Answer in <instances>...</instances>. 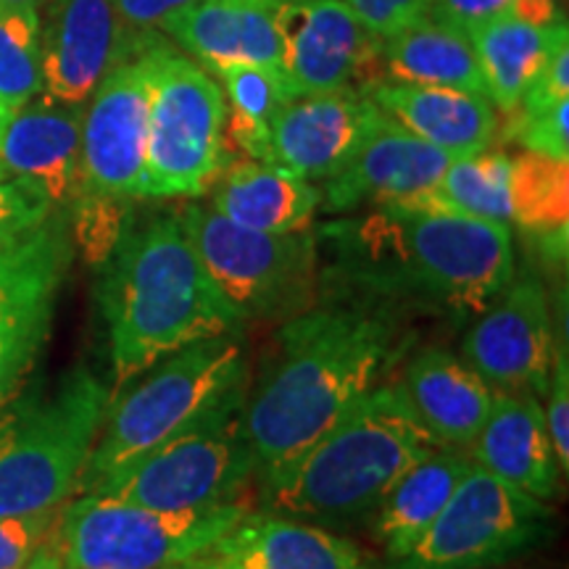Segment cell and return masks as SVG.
<instances>
[{"label": "cell", "instance_id": "25", "mask_svg": "<svg viewBox=\"0 0 569 569\" xmlns=\"http://www.w3.org/2000/svg\"><path fill=\"white\" fill-rule=\"evenodd\" d=\"M322 190L267 161H238L211 184V209L259 232H301L315 222Z\"/></svg>", "mask_w": 569, "mask_h": 569}, {"label": "cell", "instance_id": "27", "mask_svg": "<svg viewBox=\"0 0 569 569\" xmlns=\"http://www.w3.org/2000/svg\"><path fill=\"white\" fill-rule=\"evenodd\" d=\"M469 467H472L469 453L440 446L411 465L382 493L375 507V540L382 546L388 561L403 559L415 549L432 519L443 511Z\"/></svg>", "mask_w": 569, "mask_h": 569}, {"label": "cell", "instance_id": "43", "mask_svg": "<svg viewBox=\"0 0 569 569\" xmlns=\"http://www.w3.org/2000/svg\"><path fill=\"white\" fill-rule=\"evenodd\" d=\"M48 0H0V9H34L40 11V6H46Z\"/></svg>", "mask_w": 569, "mask_h": 569}, {"label": "cell", "instance_id": "19", "mask_svg": "<svg viewBox=\"0 0 569 569\" xmlns=\"http://www.w3.org/2000/svg\"><path fill=\"white\" fill-rule=\"evenodd\" d=\"M172 569H369L353 540L322 525L246 511L222 536Z\"/></svg>", "mask_w": 569, "mask_h": 569}, {"label": "cell", "instance_id": "32", "mask_svg": "<svg viewBox=\"0 0 569 569\" xmlns=\"http://www.w3.org/2000/svg\"><path fill=\"white\" fill-rule=\"evenodd\" d=\"M40 92V11L0 9V109L11 117Z\"/></svg>", "mask_w": 569, "mask_h": 569}, {"label": "cell", "instance_id": "30", "mask_svg": "<svg viewBox=\"0 0 569 569\" xmlns=\"http://www.w3.org/2000/svg\"><path fill=\"white\" fill-rule=\"evenodd\" d=\"M217 77L224 82V92L230 98L227 132L240 151L256 161H264L269 127L282 106L293 98L282 71L261 63H232L219 69Z\"/></svg>", "mask_w": 569, "mask_h": 569}, {"label": "cell", "instance_id": "10", "mask_svg": "<svg viewBox=\"0 0 569 569\" xmlns=\"http://www.w3.org/2000/svg\"><path fill=\"white\" fill-rule=\"evenodd\" d=\"M180 217L211 282L243 322L296 315L317 280V234L259 232L230 222L211 206L190 203Z\"/></svg>", "mask_w": 569, "mask_h": 569}, {"label": "cell", "instance_id": "31", "mask_svg": "<svg viewBox=\"0 0 569 569\" xmlns=\"http://www.w3.org/2000/svg\"><path fill=\"white\" fill-rule=\"evenodd\" d=\"M569 161L540 153L511 156L515 224L532 234L561 230L569 222Z\"/></svg>", "mask_w": 569, "mask_h": 569}, {"label": "cell", "instance_id": "42", "mask_svg": "<svg viewBox=\"0 0 569 569\" xmlns=\"http://www.w3.org/2000/svg\"><path fill=\"white\" fill-rule=\"evenodd\" d=\"M27 569H71V567L63 565V561L56 557L53 551H48L46 546H42V549L38 551V557L32 559V565L27 567Z\"/></svg>", "mask_w": 569, "mask_h": 569}, {"label": "cell", "instance_id": "22", "mask_svg": "<svg viewBox=\"0 0 569 569\" xmlns=\"http://www.w3.org/2000/svg\"><path fill=\"white\" fill-rule=\"evenodd\" d=\"M472 461L498 480L551 501L559 486V465L536 393L493 390V407L472 440Z\"/></svg>", "mask_w": 569, "mask_h": 569}, {"label": "cell", "instance_id": "24", "mask_svg": "<svg viewBox=\"0 0 569 569\" xmlns=\"http://www.w3.org/2000/svg\"><path fill=\"white\" fill-rule=\"evenodd\" d=\"M161 32L213 74L232 63L280 69V38L274 30L272 3L201 0L169 19Z\"/></svg>", "mask_w": 569, "mask_h": 569}, {"label": "cell", "instance_id": "39", "mask_svg": "<svg viewBox=\"0 0 569 569\" xmlns=\"http://www.w3.org/2000/svg\"><path fill=\"white\" fill-rule=\"evenodd\" d=\"M511 3L515 0H427L425 17L446 21L469 34L475 27L511 11Z\"/></svg>", "mask_w": 569, "mask_h": 569}, {"label": "cell", "instance_id": "1", "mask_svg": "<svg viewBox=\"0 0 569 569\" xmlns=\"http://www.w3.org/2000/svg\"><path fill=\"white\" fill-rule=\"evenodd\" d=\"M343 301L393 315H480L515 277L511 227L419 203H382L315 232Z\"/></svg>", "mask_w": 569, "mask_h": 569}, {"label": "cell", "instance_id": "17", "mask_svg": "<svg viewBox=\"0 0 569 569\" xmlns=\"http://www.w3.org/2000/svg\"><path fill=\"white\" fill-rule=\"evenodd\" d=\"M377 113L369 92L353 84L290 98L269 127L264 161L306 182L330 180L365 140Z\"/></svg>", "mask_w": 569, "mask_h": 569}, {"label": "cell", "instance_id": "3", "mask_svg": "<svg viewBox=\"0 0 569 569\" xmlns=\"http://www.w3.org/2000/svg\"><path fill=\"white\" fill-rule=\"evenodd\" d=\"M106 261L101 309L109 327L111 393L180 348L243 327L203 269L180 217L127 222Z\"/></svg>", "mask_w": 569, "mask_h": 569}, {"label": "cell", "instance_id": "35", "mask_svg": "<svg viewBox=\"0 0 569 569\" xmlns=\"http://www.w3.org/2000/svg\"><path fill=\"white\" fill-rule=\"evenodd\" d=\"M56 511L21 517H0V569H27L51 538Z\"/></svg>", "mask_w": 569, "mask_h": 569}, {"label": "cell", "instance_id": "41", "mask_svg": "<svg viewBox=\"0 0 569 569\" xmlns=\"http://www.w3.org/2000/svg\"><path fill=\"white\" fill-rule=\"evenodd\" d=\"M511 13L538 27H549L561 21L553 0H515V3H511Z\"/></svg>", "mask_w": 569, "mask_h": 569}, {"label": "cell", "instance_id": "23", "mask_svg": "<svg viewBox=\"0 0 569 569\" xmlns=\"http://www.w3.org/2000/svg\"><path fill=\"white\" fill-rule=\"evenodd\" d=\"M365 90L403 130L453 159L488 151L501 130L496 106L478 92L393 80H377Z\"/></svg>", "mask_w": 569, "mask_h": 569}, {"label": "cell", "instance_id": "33", "mask_svg": "<svg viewBox=\"0 0 569 569\" xmlns=\"http://www.w3.org/2000/svg\"><path fill=\"white\" fill-rule=\"evenodd\" d=\"M56 206L42 193L40 184L24 177L0 182V253L38 230L51 217Z\"/></svg>", "mask_w": 569, "mask_h": 569}, {"label": "cell", "instance_id": "34", "mask_svg": "<svg viewBox=\"0 0 569 569\" xmlns=\"http://www.w3.org/2000/svg\"><path fill=\"white\" fill-rule=\"evenodd\" d=\"M569 98L536 113H509L507 138L517 140L525 151L549 156L557 161H569V130H567Z\"/></svg>", "mask_w": 569, "mask_h": 569}, {"label": "cell", "instance_id": "2", "mask_svg": "<svg viewBox=\"0 0 569 569\" xmlns=\"http://www.w3.org/2000/svg\"><path fill=\"white\" fill-rule=\"evenodd\" d=\"M396 322L386 309L338 298L282 325L272 361L243 403L261 475L296 461L377 388L407 348Z\"/></svg>", "mask_w": 569, "mask_h": 569}, {"label": "cell", "instance_id": "7", "mask_svg": "<svg viewBox=\"0 0 569 569\" xmlns=\"http://www.w3.org/2000/svg\"><path fill=\"white\" fill-rule=\"evenodd\" d=\"M142 198H198L227 169V101L211 71L156 38Z\"/></svg>", "mask_w": 569, "mask_h": 569}, {"label": "cell", "instance_id": "45", "mask_svg": "<svg viewBox=\"0 0 569 569\" xmlns=\"http://www.w3.org/2000/svg\"><path fill=\"white\" fill-rule=\"evenodd\" d=\"M9 172H6V167H3V161H0V182H3V180H9Z\"/></svg>", "mask_w": 569, "mask_h": 569}, {"label": "cell", "instance_id": "38", "mask_svg": "<svg viewBox=\"0 0 569 569\" xmlns=\"http://www.w3.org/2000/svg\"><path fill=\"white\" fill-rule=\"evenodd\" d=\"M346 3L377 38L415 24L427 13V0H346Z\"/></svg>", "mask_w": 569, "mask_h": 569}, {"label": "cell", "instance_id": "40", "mask_svg": "<svg viewBox=\"0 0 569 569\" xmlns=\"http://www.w3.org/2000/svg\"><path fill=\"white\" fill-rule=\"evenodd\" d=\"M111 3L127 27L138 32H156L163 30V24L177 13L201 0H111Z\"/></svg>", "mask_w": 569, "mask_h": 569}, {"label": "cell", "instance_id": "16", "mask_svg": "<svg viewBox=\"0 0 569 569\" xmlns=\"http://www.w3.org/2000/svg\"><path fill=\"white\" fill-rule=\"evenodd\" d=\"M272 19L280 69L293 98L351 88L375 67L377 34L346 0H277Z\"/></svg>", "mask_w": 569, "mask_h": 569}, {"label": "cell", "instance_id": "5", "mask_svg": "<svg viewBox=\"0 0 569 569\" xmlns=\"http://www.w3.org/2000/svg\"><path fill=\"white\" fill-rule=\"evenodd\" d=\"M248 382L246 346L238 332L206 338L167 356L134 386L111 393L103 425L84 461L77 490L98 493L142 457L180 436Z\"/></svg>", "mask_w": 569, "mask_h": 569}, {"label": "cell", "instance_id": "36", "mask_svg": "<svg viewBox=\"0 0 569 569\" xmlns=\"http://www.w3.org/2000/svg\"><path fill=\"white\" fill-rule=\"evenodd\" d=\"M549 403H546V430H549L553 457H557L559 472H569V361H567V340L553 348V361L549 372Z\"/></svg>", "mask_w": 569, "mask_h": 569}, {"label": "cell", "instance_id": "11", "mask_svg": "<svg viewBox=\"0 0 569 569\" xmlns=\"http://www.w3.org/2000/svg\"><path fill=\"white\" fill-rule=\"evenodd\" d=\"M553 536L549 501L498 480L472 461L415 549L386 569H490Z\"/></svg>", "mask_w": 569, "mask_h": 569}, {"label": "cell", "instance_id": "18", "mask_svg": "<svg viewBox=\"0 0 569 569\" xmlns=\"http://www.w3.org/2000/svg\"><path fill=\"white\" fill-rule=\"evenodd\" d=\"M451 161L453 156L380 111L343 169L325 180L322 206L330 213H346L367 203L415 201L436 188Z\"/></svg>", "mask_w": 569, "mask_h": 569}, {"label": "cell", "instance_id": "9", "mask_svg": "<svg viewBox=\"0 0 569 569\" xmlns=\"http://www.w3.org/2000/svg\"><path fill=\"white\" fill-rule=\"evenodd\" d=\"M248 386H238L180 436L98 490L156 511H198L240 501L259 469L243 427Z\"/></svg>", "mask_w": 569, "mask_h": 569}, {"label": "cell", "instance_id": "37", "mask_svg": "<svg viewBox=\"0 0 569 569\" xmlns=\"http://www.w3.org/2000/svg\"><path fill=\"white\" fill-rule=\"evenodd\" d=\"M569 98V32L553 42L549 56H546L540 69L532 77L528 90L522 92V101L517 113H536L549 109V106L567 101ZM511 111V113H515Z\"/></svg>", "mask_w": 569, "mask_h": 569}, {"label": "cell", "instance_id": "29", "mask_svg": "<svg viewBox=\"0 0 569 569\" xmlns=\"http://www.w3.org/2000/svg\"><path fill=\"white\" fill-rule=\"evenodd\" d=\"M407 203L432 206L482 219V222L515 224L511 209V156L501 151H482L453 159L440 174L438 184L425 196Z\"/></svg>", "mask_w": 569, "mask_h": 569}, {"label": "cell", "instance_id": "26", "mask_svg": "<svg viewBox=\"0 0 569 569\" xmlns=\"http://www.w3.org/2000/svg\"><path fill=\"white\" fill-rule=\"evenodd\" d=\"M375 67L382 69V80L436 84L488 98L469 34L432 17H422L393 34L377 38Z\"/></svg>", "mask_w": 569, "mask_h": 569}, {"label": "cell", "instance_id": "12", "mask_svg": "<svg viewBox=\"0 0 569 569\" xmlns=\"http://www.w3.org/2000/svg\"><path fill=\"white\" fill-rule=\"evenodd\" d=\"M74 259L67 209L0 253V409L17 396L51 336L56 301Z\"/></svg>", "mask_w": 569, "mask_h": 569}, {"label": "cell", "instance_id": "8", "mask_svg": "<svg viewBox=\"0 0 569 569\" xmlns=\"http://www.w3.org/2000/svg\"><path fill=\"white\" fill-rule=\"evenodd\" d=\"M243 501L156 511L88 493L59 509L46 549L71 569H172L246 515Z\"/></svg>", "mask_w": 569, "mask_h": 569}, {"label": "cell", "instance_id": "15", "mask_svg": "<svg viewBox=\"0 0 569 569\" xmlns=\"http://www.w3.org/2000/svg\"><path fill=\"white\" fill-rule=\"evenodd\" d=\"M153 38L127 27L111 0H48L40 21L42 96L88 103L103 77Z\"/></svg>", "mask_w": 569, "mask_h": 569}, {"label": "cell", "instance_id": "46", "mask_svg": "<svg viewBox=\"0 0 569 569\" xmlns=\"http://www.w3.org/2000/svg\"><path fill=\"white\" fill-rule=\"evenodd\" d=\"M261 3H277V0H261Z\"/></svg>", "mask_w": 569, "mask_h": 569}, {"label": "cell", "instance_id": "21", "mask_svg": "<svg viewBox=\"0 0 569 569\" xmlns=\"http://www.w3.org/2000/svg\"><path fill=\"white\" fill-rule=\"evenodd\" d=\"M396 393L438 446L467 448L493 407V388L443 348H425L403 367Z\"/></svg>", "mask_w": 569, "mask_h": 569}, {"label": "cell", "instance_id": "20", "mask_svg": "<svg viewBox=\"0 0 569 569\" xmlns=\"http://www.w3.org/2000/svg\"><path fill=\"white\" fill-rule=\"evenodd\" d=\"M84 103H61L40 92L0 132L6 172L40 184L53 206L67 209L82 184Z\"/></svg>", "mask_w": 569, "mask_h": 569}, {"label": "cell", "instance_id": "6", "mask_svg": "<svg viewBox=\"0 0 569 569\" xmlns=\"http://www.w3.org/2000/svg\"><path fill=\"white\" fill-rule=\"evenodd\" d=\"M111 388L74 367L48 393L0 409V517L56 511L74 493L101 430Z\"/></svg>", "mask_w": 569, "mask_h": 569}, {"label": "cell", "instance_id": "44", "mask_svg": "<svg viewBox=\"0 0 569 569\" xmlns=\"http://www.w3.org/2000/svg\"><path fill=\"white\" fill-rule=\"evenodd\" d=\"M9 113H6L3 109H0V132H3V127H6V122H9Z\"/></svg>", "mask_w": 569, "mask_h": 569}, {"label": "cell", "instance_id": "28", "mask_svg": "<svg viewBox=\"0 0 569 569\" xmlns=\"http://www.w3.org/2000/svg\"><path fill=\"white\" fill-rule=\"evenodd\" d=\"M569 32L565 21L538 27L507 11L469 32L478 53L488 101L509 117L540 69L551 46Z\"/></svg>", "mask_w": 569, "mask_h": 569}, {"label": "cell", "instance_id": "13", "mask_svg": "<svg viewBox=\"0 0 569 569\" xmlns=\"http://www.w3.org/2000/svg\"><path fill=\"white\" fill-rule=\"evenodd\" d=\"M148 46L132 59L117 63L92 92L90 103H84L82 184L77 196L119 203L142 198L151 103Z\"/></svg>", "mask_w": 569, "mask_h": 569}, {"label": "cell", "instance_id": "14", "mask_svg": "<svg viewBox=\"0 0 569 569\" xmlns=\"http://www.w3.org/2000/svg\"><path fill=\"white\" fill-rule=\"evenodd\" d=\"M549 296L538 274L511 277L461 340V361L493 390L540 396L553 361Z\"/></svg>", "mask_w": 569, "mask_h": 569}, {"label": "cell", "instance_id": "4", "mask_svg": "<svg viewBox=\"0 0 569 569\" xmlns=\"http://www.w3.org/2000/svg\"><path fill=\"white\" fill-rule=\"evenodd\" d=\"M436 448L393 386L375 388L309 451L264 475L267 501L303 522H353L375 511L382 493Z\"/></svg>", "mask_w": 569, "mask_h": 569}]
</instances>
